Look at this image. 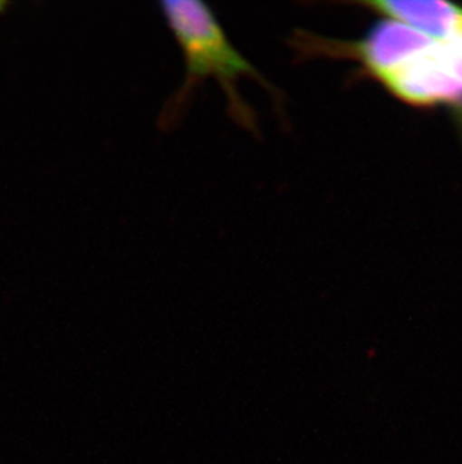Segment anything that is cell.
Instances as JSON below:
<instances>
[{
  "mask_svg": "<svg viewBox=\"0 0 462 464\" xmlns=\"http://www.w3.org/2000/svg\"><path fill=\"white\" fill-rule=\"evenodd\" d=\"M161 11L184 56L185 79L158 116L159 130L167 132L179 127L197 88L205 80L215 79L227 102L230 121L249 134L260 136L257 113L240 95L239 80L257 82L281 107L283 97L279 89L231 44L209 5L198 0H166L161 4Z\"/></svg>",
  "mask_w": 462,
  "mask_h": 464,
  "instance_id": "6da1fadb",
  "label": "cell"
},
{
  "mask_svg": "<svg viewBox=\"0 0 462 464\" xmlns=\"http://www.w3.org/2000/svg\"><path fill=\"white\" fill-rule=\"evenodd\" d=\"M6 6H8V2H4V0H2V2H0V15L5 13Z\"/></svg>",
  "mask_w": 462,
  "mask_h": 464,
  "instance_id": "3957f363",
  "label": "cell"
},
{
  "mask_svg": "<svg viewBox=\"0 0 462 464\" xmlns=\"http://www.w3.org/2000/svg\"><path fill=\"white\" fill-rule=\"evenodd\" d=\"M367 5L386 18L404 23L437 43L462 34V9L454 4L437 0H380Z\"/></svg>",
  "mask_w": 462,
  "mask_h": 464,
  "instance_id": "7a4b0ae2",
  "label": "cell"
}]
</instances>
